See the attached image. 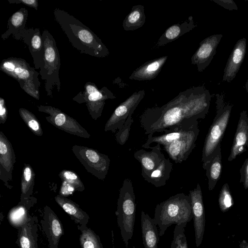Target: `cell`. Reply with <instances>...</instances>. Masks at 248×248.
Instances as JSON below:
<instances>
[{
  "label": "cell",
  "mask_w": 248,
  "mask_h": 248,
  "mask_svg": "<svg viewBox=\"0 0 248 248\" xmlns=\"http://www.w3.org/2000/svg\"><path fill=\"white\" fill-rule=\"evenodd\" d=\"M199 132L198 124H197L181 138L164 146V150L170 158L176 163L186 161L196 146Z\"/></svg>",
  "instance_id": "cell-9"
},
{
  "label": "cell",
  "mask_w": 248,
  "mask_h": 248,
  "mask_svg": "<svg viewBox=\"0 0 248 248\" xmlns=\"http://www.w3.org/2000/svg\"><path fill=\"white\" fill-rule=\"evenodd\" d=\"M216 112L205 140L202 151V161L210 160L217 147L221 145L230 120L232 105L226 102L224 93L216 94Z\"/></svg>",
  "instance_id": "cell-4"
},
{
  "label": "cell",
  "mask_w": 248,
  "mask_h": 248,
  "mask_svg": "<svg viewBox=\"0 0 248 248\" xmlns=\"http://www.w3.org/2000/svg\"><path fill=\"white\" fill-rule=\"evenodd\" d=\"M239 248H248V242L245 240L242 241L239 245Z\"/></svg>",
  "instance_id": "cell-44"
},
{
  "label": "cell",
  "mask_w": 248,
  "mask_h": 248,
  "mask_svg": "<svg viewBox=\"0 0 248 248\" xmlns=\"http://www.w3.org/2000/svg\"><path fill=\"white\" fill-rule=\"evenodd\" d=\"M72 150L87 171L99 180L106 178L110 160L107 155L97 150L81 145L73 146Z\"/></svg>",
  "instance_id": "cell-5"
},
{
  "label": "cell",
  "mask_w": 248,
  "mask_h": 248,
  "mask_svg": "<svg viewBox=\"0 0 248 248\" xmlns=\"http://www.w3.org/2000/svg\"><path fill=\"white\" fill-rule=\"evenodd\" d=\"M81 232L79 237L81 248H104L100 237L91 229L86 226L78 225Z\"/></svg>",
  "instance_id": "cell-28"
},
{
  "label": "cell",
  "mask_w": 248,
  "mask_h": 248,
  "mask_svg": "<svg viewBox=\"0 0 248 248\" xmlns=\"http://www.w3.org/2000/svg\"><path fill=\"white\" fill-rule=\"evenodd\" d=\"M221 145H218L213 153L211 158L202 164L208 181V189L212 190L220 177L222 172Z\"/></svg>",
  "instance_id": "cell-20"
},
{
  "label": "cell",
  "mask_w": 248,
  "mask_h": 248,
  "mask_svg": "<svg viewBox=\"0 0 248 248\" xmlns=\"http://www.w3.org/2000/svg\"><path fill=\"white\" fill-rule=\"evenodd\" d=\"M135 195L131 180L125 178L120 189L117 201V217L118 226L126 248L133 236L136 216Z\"/></svg>",
  "instance_id": "cell-3"
},
{
  "label": "cell",
  "mask_w": 248,
  "mask_h": 248,
  "mask_svg": "<svg viewBox=\"0 0 248 248\" xmlns=\"http://www.w3.org/2000/svg\"><path fill=\"white\" fill-rule=\"evenodd\" d=\"M25 19V14L23 11H18L15 13L10 19L12 27L14 28H18L23 24Z\"/></svg>",
  "instance_id": "cell-36"
},
{
  "label": "cell",
  "mask_w": 248,
  "mask_h": 248,
  "mask_svg": "<svg viewBox=\"0 0 248 248\" xmlns=\"http://www.w3.org/2000/svg\"><path fill=\"white\" fill-rule=\"evenodd\" d=\"M54 199L57 203L78 225L86 226L89 217L78 204L65 197L58 195Z\"/></svg>",
  "instance_id": "cell-23"
},
{
  "label": "cell",
  "mask_w": 248,
  "mask_h": 248,
  "mask_svg": "<svg viewBox=\"0 0 248 248\" xmlns=\"http://www.w3.org/2000/svg\"><path fill=\"white\" fill-rule=\"evenodd\" d=\"M192 16L182 23L175 24L168 28L157 42L156 46H161L170 43L195 27Z\"/></svg>",
  "instance_id": "cell-22"
},
{
  "label": "cell",
  "mask_w": 248,
  "mask_h": 248,
  "mask_svg": "<svg viewBox=\"0 0 248 248\" xmlns=\"http://www.w3.org/2000/svg\"><path fill=\"white\" fill-rule=\"evenodd\" d=\"M188 195L193 215L196 246L198 248L202 243L205 224L202 194L199 184L193 190L189 191Z\"/></svg>",
  "instance_id": "cell-10"
},
{
  "label": "cell",
  "mask_w": 248,
  "mask_h": 248,
  "mask_svg": "<svg viewBox=\"0 0 248 248\" xmlns=\"http://www.w3.org/2000/svg\"><path fill=\"white\" fill-rule=\"evenodd\" d=\"M112 248H115L114 244V239H113V231H112Z\"/></svg>",
  "instance_id": "cell-45"
},
{
  "label": "cell",
  "mask_w": 248,
  "mask_h": 248,
  "mask_svg": "<svg viewBox=\"0 0 248 248\" xmlns=\"http://www.w3.org/2000/svg\"><path fill=\"white\" fill-rule=\"evenodd\" d=\"M246 89L248 93V78L246 84Z\"/></svg>",
  "instance_id": "cell-46"
},
{
  "label": "cell",
  "mask_w": 248,
  "mask_h": 248,
  "mask_svg": "<svg viewBox=\"0 0 248 248\" xmlns=\"http://www.w3.org/2000/svg\"><path fill=\"white\" fill-rule=\"evenodd\" d=\"M187 223L176 225L173 231V240L171 243L170 248H188L185 228Z\"/></svg>",
  "instance_id": "cell-31"
},
{
  "label": "cell",
  "mask_w": 248,
  "mask_h": 248,
  "mask_svg": "<svg viewBox=\"0 0 248 248\" xmlns=\"http://www.w3.org/2000/svg\"><path fill=\"white\" fill-rule=\"evenodd\" d=\"M211 95L198 86L180 92L161 107L147 108L140 116V126L146 135L173 130L186 123H193L207 114Z\"/></svg>",
  "instance_id": "cell-1"
},
{
  "label": "cell",
  "mask_w": 248,
  "mask_h": 248,
  "mask_svg": "<svg viewBox=\"0 0 248 248\" xmlns=\"http://www.w3.org/2000/svg\"><path fill=\"white\" fill-rule=\"evenodd\" d=\"M145 94L144 90L135 92L120 104L107 121L105 125V131L114 132L122 128L128 116L133 113Z\"/></svg>",
  "instance_id": "cell-7"
},
{
  "label": "cell",
  "mask_w": 248,
  "mask_h": 248,
  "mask_svg": "<svg viewBox=\"0 0 248 248\" xmlns=\"http://www.w3.org/2000/svg\"><path fill=\"white\" fill-rule=\"evenodd\" d=\"M198 121L193 123H186L175 128L172 130L164 132V134L153 136V134L148 135L146 142L142 144V147L148 149L151 144L156 143L160 145L165 146L178 140L186 135Z\"/></svg>",
  "instance_id": "cell-17"
},
{
  "label": "cell",
  "mask_w": 248,
  "mask_h": 248,
  "mask_svg": "<svg viewBox=\"0 0 248 248\" xmlns=\"http://www.w3.org/2000/svg\"><path fill=\"white\" fill-rule=\"evenodd\" d=\"M222 36V34L212 35L200 43L191 57V63L197 66L199 72H202L209 65Z\"/></svg>",
  "instance_id": "cell-12"
},
{
  "label": "cell",
  "mask_w": 248,
  "mask_h": 248,
  "mask_svg": "<svg viewBox=\"0 0 248 248\" xmlns=\"http://www.w3.org/2000/svg\"><path fill=\"white\" fill-rule=\"evenodd\" d=\"M0 69L7 75L19 81L32 80L33 73L27 63L17 59H9L3 61Z\"/></svg>",
  "instance_id": "cell-18"
},
{
  "label": "cell",
  "mask_w": 248,
  "mask_h": 248,
  "mask_svg": "<svg viewBox=\"0 0 248 248\" xmlns=\"http://www.w3.org/2000/svg\"><path fill=\"white\" fill-rule=\"evenodd\" d=\"M23 84L22 88L26 92L33 97L37 99H39V92L35 90L34 84L31 80L25 81Z\"/></svg>",
  "instance_id": "cell-38"
},
{
  "label": "cell",
  "mask_w": 248,
  "mask_h": 248,
  "mask_svg": "<svg viewBox=\"0 0 248 248\" xmlns=\"http://www.w3.org/2000/svg\"><path fill=\"white\" fill-rule=\"evenodd\" d=\"M214 2L222 6L224 8L230 10H237V7L233 0H214Z\"/></svg>",
  "instance_id": "cell-41"
},
{
  "label": "cell",
  "mask_w": 248,
  "mask_h": 248,
  "mask_svg": "<svg viewBox=\"0 0 248 248\" xmlns=\"http://www.w3.org/2000/svg\"><path fill=\"white\" fill-rule=\"evenodd\" d=\"M75 191V188L67 183L62 181V186L59 192V195L65 197L72 194Z\"/></svg>",
  "instance_id": "cell-39"
},
{
  "label": "cell",
  "mask_w": 248,
  "mask_h": 248,
  "mask_svg": "<svg viewBox=\"0 0 248 248\" xmlns=\"http://www.w3.org/2000/svg\"><path fill=\"white\" fill-rule=\"evenodd\" d=\"M59 176L62 181L65 182L72 186L76 191L81 192L85 189L83 183L75 172L63 170L59 173Z\"/></svg>",
  "instance_id": "cell-30"
},
{
  "label": "cell",
  "mask_w": 248,
  "mask_h": 248,
  "mask_svg": "<svg viewBox=\"0 0 248 248\" xmlns=\"http://www.w3.org/2000/svg\"><path fill=\"white\" fill-rule=\"evenodd\" d=\"M168 56H163L148 61L137 68L129 76L130 79L138 81L155 78L161 71Z\"/></svg>",
  "instance_id": "cell-19"
},
{
  "label": "cell",
  "mask_w": 248,
  "mask_h": 248,
  "mask_svg": "<svg viewBox=\"0 0 248 248\" xmlns=\"http://www.w3.org/2000/svg\"><path fill=\"white\" fill-rule=\"evenodd\" d=\"M57 54L54 46L45 43V59L48 66H54L57 62Z\"/></svg>",
  "instance_id": "cell-35"
},
{
  "label": "cell",
  "mask_w": 248,
  "mask_h": 248,
  "mask_svg": "<svg viewBox=\"0 0 248 248\" xmlns=\"http://www.w3.org/2000/svg\"><path fill=\"white\" fill-rule=\"evenodd\" d=\"M19 113L22 120L33 134L38 136L43 135V132L41 124L31 112L24 108H20Z\"/></svg>",
  "instance_id": "cell-29"
},
{
  "label": "cell",
  "mask_w": 248,
  "mask_h": 248,
  "mask_svg": "<svg viewBox=\"0 0 248 248\" xmlns=\"http://www.w3.org/2000/svg\"><path fill=\"white\" fill-rule=\"evenodd\" d=\"M32 48L35 50H40L42 46V39L40 34H34L31 40Z\"/></svg>",
  "instance_id": "cell-42"
},
{
  "label": "cell",
  "mask_w": 248,
  "mask_h": 248,
  "mask_svg": "<svg viewBox=\"0 0 248 248\" xmlns=\"http://www.w3.org/2000/svg\"><path fill=\"white\" fill-rule=\"evenodd\" d=\"M218 204L220 210L223 212L227 211L233 204V198L227 183L223 185L220 191Z\"/></svg>",
  "instance_id": "cell-33"
},
{
  "label": "cell",
  "mask_w": 248,
  "mask_h": 248,
  "mask_svg": "<svg viewBox=\"0 0 248 248\" xmlns=\"http://www.w3.org/2000/svg\"><path fill=\"white\" fill-rule=\"evenodd\" d=\"M10 3H23L28 6L37 9L38 2L37 0H17L15 1H9Z\"/></svg>",
  "instance_id": "cell-43"
},
{
  "label": "cell",
  "mask_w": 248,
  "mask_h": 248,
  "mask_svg": "<svg viewBox=\"0 0 248 248\" xmlns=\"http://www.w3.org/2000/svg\"><path fill=\"white\" fill-rule=\"evenodd\" d=\"M141 228L144 248H158L159 232L154 218L144 211L141 213Z\"/></svg>",
  "instance_id": "cell-21"
},
{
  "label": "cell",
  "mask_w": 248,
  "mask_h": 248,
  "mask_svg": "<svg viewBox=\"0 0 248 248\" xmlns=\"http://www.w3.org/2000/svg\"><path fill=\"white\" fill-rule=\"evenodd\" d=\"M172 170V164L169 158H164L158 167L143 178L156 187L166 185Z\"/></svg>",
  "instance_id": "cell-24"
},
{
  "label": "cell",
  "mask_w": 248,
  "mask_h": 248,
  "mask_svg": "<svg viewBox=\"0 0 248 248\" xmlns=\"http://www.w3.org/2000/svg\"><path fill=\"white\" fill-rule=\"evenodd\" d=\"M246 44V38H243L235 45L224 68L223 82H231L235 78L245 58Z\"/></svg>",
  "instance_id": "cell-16"
},
{
  "label": "cell",
  "mask_w": 248,
  "mask_h": 248,
  "mask_svg": "<svg viewBox=\"0 0 248 248\" xmlns=\"http://www.w3.org/2000/svg\"><path fill=\"white\" fill-rule=\"evenodd\" d=\"M38 110L48 115L46 120L57 128L69 134L89 139L91 135L75 119L51 106H40Z\"/></svg>",
  "instance_id": "cell-6"
},
{
  "label": "cell",
  "mask_w": 248,
  "mask_h": 248,
  "mask_svg": "<svg viewBox=\"0 0 248 248\" xmlns=\"http://www.w3.org/2000/svg\"><path fill=\"white\" fill-rule=\"evenodd\" d=\"M7 119V110L5 106V100L0 98V123L4 124Z\"/></svg>",
  "instance_id": "cell-40"
},
{
  "label": "cell",
  "mask_w": 248,
  "mask_h": 248,
  "mask_svg": "<svg viewBox=\"0 0 248 248\" xmlns=\"http://www.w3.org/2000/svg\"><path fill=\"white\" fill-rule=\"evenodd\" d=\"M145 20L144 6L141 4L134 5L124 20L123 27L126 31H134L142 27Z\"/></svg>",
  "instance_id": "cell-26"
},
{
  "label": "cell",
  "mask_w": 248,
  "mask_h": 248,
  "mask_svg": "<svg viewBox=\"0 0 248 248\" xmlns=\"http://www.w3.org/2000/svg\"><path fill=\"white\" fill-rule=\"evenodd\" d=\"M148 149H152L147 151L140 149L136 151L134 154V158L141 165V175L144 178L156 169L162 160L165 158L161 152V146L159 144L151 147Z\"/></svg>",
  "instance_id": "cell-15"
},
{
  "label": "cell",
  "mask_w": 248,
  "mask_h": 248,
  "mask_svg": "<svg viewBox=\"0 0 248 248\" xmlns=\"http://www.w3.org/2000/svg\"><path fill=\"white\" fill-rule=\"evenodd\" d=\"M81 98L75 99L78 103L85 102L92 118L97 120L103 111L105 101L108 99H114L115 96L107 88L99 90L93 84L87 83L85 85V92Z\"/></svg>",
  "instance_id": "cell-8"
},
{
  "label": "cell",
  "mask_w": 248,
  "mask_h": 248,
  "mask_svg": "<svg viewBox=\"0 0 248 248\" xmlns=\"http://www.w3.org/2000/svg\"><path fill=\"white\" fill-rule=\"evenodd\" d=\"M8 218L13 225L19 226V227L30 219L28 217L26 209L21 205L13 208L9 212Z\"/></svg>",
  "instance_id": "cell-32"
},
{
  "label": "cell",
  "mask_w": 248,
  "mask_h": 248,
  "mask_svg": "<svg viewBox=\"0 0 248 248\" xmlns=\"http://www.w3.org/2000/svg\"><path fill=\"white\" fill-rule=\"evenodd\" d=\"M35 173L30 164H25L22 170L21 183V202L31 198L35 183Z\"/></svg>",
  "instance_id": "cell-27"
},
{
  "label": "cell",
  "mask_w": 248,
  "mask_h": 248,
  "mask_svg": "<svg viewBox=\"0 0 248 248\" xmlns=\"http://www.w3.org/2000/svg\"><path fill=\"white\" fill-rule=\"evenodd\" d=\"M132 114H131L128 116L122 128L118 130L115 135L116 141L121 145H124L128 139L131 126L134 121L132 117Z\"/></svg>",
  "instance_id": "cell-34"
},
{
  "label": "cell",
  "mask_w": 248,
  "mask_h": 248,
  "mask_svg": "<svg viewBox=\"0 0 248 248\" xmlns=\"http://www.w3.org/2000/svg\"><path fill=\"white\" fill-rule=\"evenodd\" d=\"M37 230L36 224L31 218L20 227L18 239L21 248H38Z\"/></svg>",
  "instance_id": "cell-25"
},
{
  "label": "cell",
  "mask_w": 248,
  "mask_h": 248,
  "mask_svg": "<svg viewBox=\"0 0 248 248\" xmlns=\"http://www.w3.org/2000/svg\"><path fill=\"white\" fill-rule=\"evenodd\" d=\"M240 182L243 183L244 188L248 189V157L244 161L240 170Z\"/></svg>",
  "instance_id": "cell-37"
},
{
  "label": "cell",
  "mask_w": 248,
  "mask_h": 248,
  "mask_svg": "<svg viewBox=\"0 0 248 248\" xmlns=\"http://www.w3.org/2000/svg\"><path fill=\"white\" fill-rule=\"evenodd\" d=\"M13 146L2 131H0V179L9 189L13 188V170L16 163Z\"/></svg>",
  "instance_id": "cell-11"
},
{
  "label": "cell",
  "mask_w": 248,
  "mask_h": 248,
  "mask_svg": "<svg viewBox=\"0 0 248 248\" xmlns=\"http://www.w3.org/2000/svg\"><path fill=\"white\" fill-rule=\"evenodd\" d=\"M154 220L159 227V235L163 236L169 227L190 221L193 219L189 195L183 193L170 197L157 204Z\"/></svg>",
  "instance_id": "cell-2"
},
{
  "label": "cell",
  "mask_w": 248,
  "mask_h": 248,
  "mask_svg": "<svg viewBox=\"0 0 248 248\" xmlns=\"http://www.w3.org/2000/svg\"><path fill=\"white\" fill-rule=\"evenodd\" d=\"M50 248H58L59 242L63 234L62 225L55 213L48 206L44 208L43 219L41 221Z\"/></svg>",
  "instance_id": "cell-13"
},
{
  "label": "cell",
  "mask_w": 248,
  "mask_h": 248,
  "mask_svg": "<svg viewBox=\"0 0 248 248\" xmlns=\"http://www.w3.org/2000/svg\"><path fill=\"white\" fill-rule=\"evenodd\" d=\"M248 148V114L246 110L240 114L228 161H232Z\"/></svg>",
  "instance_id": "cell-14"
}]
</instances>
